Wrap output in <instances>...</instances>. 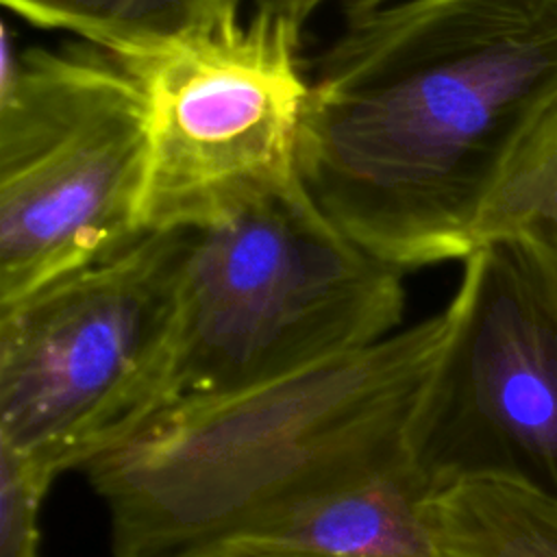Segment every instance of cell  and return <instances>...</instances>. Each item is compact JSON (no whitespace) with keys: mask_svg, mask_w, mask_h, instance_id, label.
<instances>
[{"mask_svg":"<svg viewBox=\"0 0 557 557\" xmlns=\"http://www.w3.org/2000/svg\"><path fill=\"white\" fill-rule=\"evenodd\" d=\"M0 78V305L144 235L148 107L94 46L11 48Z\"/></svg>","mask_w":557,"mask_h":557,"instance_id":"5","label":"cell"},{"mask_svg":"<svg viewBox=\"0 0 557 557\" xmlns=\"http://www.w3.org/2000/svg\"><path fill=\"white\" fill-rule=\"evenodd\" d=\"M446 337L409 429L429 494L509 476L557 494V270L518 242L463 259Z\"/></svg>","mask_w":557,"mask_h":557,"instance_id":"7","label":"cell"},{"mask_svg":"<svg viewBox=\"0 0 557 557\" xmlns=\"http://www.w3.org/2000/svg\"><path fill=\"white\" fill-rule=\"evenodd\" d=\"M426 520L446 557H557V494L509 476L433 492Z\"/></svg>","mask_w":557,"mask_h":557,"instance_id":"9","label":"cell"},{"mask_svg":"<svg viewBox=\"0 0 557 557\" xmlns=\"http://www.w3.org/2000/svg\"><path fill=\"white\" fill-rule=\"evenodd\" d=\"M403 274L302 181L189 231L172 400L265 385L389 337L403 329Z\"/></svg>","mask_w":557,"mask_h":557,"instance_id":"3","label":"cell"},{"mask_svg":"<svg viewBox=\"0 0 557 557\" xmlns=\"http://www.w3.org/2000/svg\"><path fill=\"white\" fill-rule=\"evenodd\" d=\"M300 30L261 0L246 17L126 63L148 107L144 233L200 231L302 181Z\"/></svg>","mask_w":557,"mask_h":557,"instance_id":"6","label":"cell"},{"mask_svg":"<svg viewBox=\"0 0 557 557\" xmlns=\"http://www.w3.org/2000/svg\"><path fill=\"white\" fill-rule=\"evenodd\" d=\"M446 337L444 309L285 379L165 405L81 472L111 557H226L289 509L409 470V429Z\"/></svg>","mask_w":557,"mask_h":557,"instance_id":"2","label":"cell"},{"mask_svg":"<svg viewBox=\"0 0 557 557\" xmlns=\"http://www.w3.org/2000/svg\"><path fill=\"white\" fill-rule=\"evenodd\" d=\"M429 496L409 468L307 500L242 548L302 557H446L426 520Z\"/></svg>","mask_w":557,"mask_h":557,"instance_id":"8","label":"cell"},{"mask_svg":"<svg viewBox=\"0 0 557 557\" xmlns=\"http://www.w3.org/2000/svg\"><path fill=\"white\" fill-rule=\"evenodd\" d=\"M50 483L0 444V557H41L39 511Z\"/></svg>","mask_w":557,"mask_h":557,"instance_id":"12","label":"cell"},{"mask_svg":"<svg viewBox=\"0 0 557 557\" xmlns=\"http://www.w3.org/2000/svg\"><path fill=\"white\" fill-rule=\"evenodd\" d=\"M281 9H285L300 26L313 15L318 13L322 7L335 2L344 9L348 7H359V4H370V2H381V0H274Z\"/></svg>","mask_w":557,"mask_h":557,"instance_id":"13","label":"cell"},{"mask_svg":"<svg viewBox=\"0 0 557 557\" xmlns=\"http://www.w3.org/2000/svg\"><path fill=\"white\" fill-rule=\"evenodd\" d=\"M226 557H302V555H289V553H270V550H250V548H242V550H233Z\"/></svg>","mask_w":557,"mask_h":557,"instance_id":"14","label":"cell"},{"mask_svg":"<svg viewBox=\"0 0 557 557\" xmlns=\"http://www.w3.org/2000/svg\"><path fill=\"white\" fill-rule=\"evenodd\" d=\"M28 24L139 63L242 17L244 0H2Z\"/></svg>","mask_w":557,"mask_h":557,"instance_id":"10","label":"cell"},{"mask_svg":"<svg viewBox=\"0 0 557 557\" xmlns=\"http://www.w3.org/2000/svg\"><path fill=\"white\" fill-rule=\"evenodd\" d=\"M509 239L557 270V96L513 148L476 231V246Z\"/></svg>","mask_w":557,"mask_h":557,"instance_id":"11","label":"cell"},{"mask_svg":"<svg viewBox=\"0 0 557 557\" xmlns=\"http://www.w3.org/2000/svg\"><path fill=\"white\" fill-rule=\"evenodd\" d=\"M187 250L189 231H148L0 305V444L50 485L172 403Z\"/></svg>","mask_w":557,"mask_h":557,"instance_id":"4","label":"cell"},{"mask_svg":"<svg viewBox=\"0 0 557 557\" xmlns=\"http://www.w3.org/2000/svg\"><path fill=\"white\" fill-rule=\"evenodd\" d=\"M557 96V0L348 7L309 74L300 176L407 272L466 259L524 131Z\"/></svg>","mask_w":557,"mask_h":557,"instance_id":"1","label":"cell"}]
</instances>
